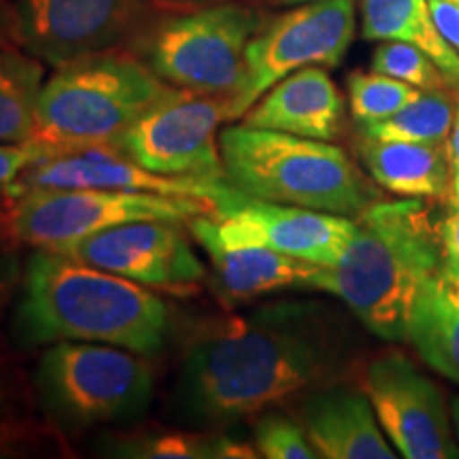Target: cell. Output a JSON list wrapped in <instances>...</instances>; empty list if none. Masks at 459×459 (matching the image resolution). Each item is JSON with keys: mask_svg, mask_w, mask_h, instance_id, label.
<instances>
[{"mask_svg": "<svg viewBox=\"0 0 459 459\" xmlns=\"http://www.w3.org/2000/svg\"><path fill=\"white\" fill-rule=\"evenodd\" d=\"M353 364L351 328L328 304H264L192 338L172 381V415L187 428L223 429L344 381Z\"/></svg>", "mask_w": 459, "mask_h": 459, "instance_id": "6da1fadb", "label": "cell"}, {"mask_svg": "<svg viewBox=\"0 0 459 459\" xmlns=\"http://www.w3.org/2000/svg\"><path fill=\"white\" fill-rule=\"evenodd\" d=\"M15 298L11 336L24 349L100 342L153 359L172 334L170 308L156 290L62 251L34 249Z\"/></svg>", "mask_w": 459, "mask_h": 459, "instance_id": "7a4b0ae2", "label": "cell"}, {"mask_svg": "<svg viewBox=\"0 0 459 459\" xmlns=\"http://www.w3.org/2000/svg\"><path fill=\"white\" fill-rule=\"evenodd\" d=\"M440 221L426 198L377 200L355 217L341 260L319 266L308 287L336 296L383 341H406L419 290L443 266Z\"/></svg>", "mask_w": 459, "mask_h": 459, "instance_id": "3957f363", "label": "cell"}, {"mask_svg": "<svg viewBox=\"0 0 459 459\" xmlns=\"http://www.w3.org/2000/svg\"><path fill=\"white\" fill-rule=\"evenodd\" d=\"M172 90L128 48L74 57L41 85L30 147L41 156L115 147Z\"/></svg>", "mask_w": 459, "mask_h": 459, "instance_id": "277c9868", "label": "cell"}, {"mask_svg": "<svg viewBox=\"0 0 459 459\" xmlns=\"http://www.w3.org/2000/svg\"><path fill=\"white\" fill-rule=\"evenodd\" d=\"M226 183L247 196L358 217L378 200L375 181L332 141L228 126L220 132Z\"/></svg>", "mask_w": 459, "mask_h": 459, "instance_id": "5b68a950", "label": "cell"}, {"mask_svg": "<svg viewBox=\"0 0 459 459\" xmlns=\"http://www.w3.org/2000/svg\"><path fill=\"white\" fill-rule=\"evenodd\" d=\"M41 417L57 432L79 434L141 419L156 395L152 358L100 342L45 347L32 375Z\"/></svg>", "mask_w": 459, "mask_h": 459, "instance_id": "8992f818", "label": "cell"}, {"mask_svg": "<svg viewBox=\"0 0 459 459\" xmlns=\"http://www.w3.org/2000/svg\"><path fill=\"white\" fill-rule=\"evenodd\" d=\"M264 15L240 3L166 11L128 45L177 90L228 96L243 77L245 51Z\"/></svg>", "mask_w": 459, "mask_h": 459, "instance_id": "52a82bcc", "label": "cell"}, {"mask_svg": "<svg viewBox=\"0 0 459 459\" xmlns=\"http://www.w3.org/2000/svg\"><path fill=\"white\" fill-rule=\"evenodd\" d=\"M7 200L0 230L17 245L49 251H65L90 234L130 221L213 215L204 200L113 189H28Z\"/></svg>", "mask_w": 459, "mask_h": 459, "instance_id": "ba28073f", "label": "cell"}, {"mask_svg": "<svg viewBox=\"0 0 459 459\" xmlns=\"http://www.w3.org/2000/svg\"><path fill=\"white\" fill-rule=\"evenodd\" d=\"M355 37V0H315L264 20L245 51L243 77L228 96V122L304 66L334 68Z\"/></svg>", "mask_w": 459, "mask_h": 459, "instance_id": "9c48e42d", "label": "cell"}, {"mask_svg": "<svg viewBox=\"0 0 459 459\" xmlns=\"http://www.w3.org/2000/svg\"><path fill=\"white\" fill-rule=\"evenodd\" d=\"M226 96L175 88L124 132L115 149L158 175L226 181L220 152Z\"/></svg>", "mask_w": 459, "mask_h": 459, "instance_id": "30bf717a", "label": "cell"}, {"mask_svg": "<svg viewBox=\"0 0 459 459\" xmlns=\"http://www.w3.org/2000/svg\"><path fill=\"white\" fill-rule=\"evenodd\" d=\"M22 49L48 66L128 48L166 11L164 0H13Z\"/></svg>", "mask_w": 459, "mask_h": 459, "instance_id": "8fae6325", "label": "cell"}, {"mask_svg": "<svg viewBox=\"0 0 459 459\" xmlns=\"http://www.w3.org/2000/svg\"><path fill=\"white\" fill-rule=\"evenodd\" d=\"M359 387L383 432L404 459H455L459 445L443 392L400 351L366 361Z\"/></svg>", "mask_w": 459, "mask_h": 459, "instance_id": "7c38bea8", "label": "cell"}, {"mask_svg": "<svg viewBox=\"0 0 459 459\" xmlns=\"http://www.w3.org/2000/svg\"><path fill=\"white\" fill-rule=\"evenodd\" d=\"M62 254L166 294L186 296L206 277L181 221H130L90 234Z\"/></svg>", "mask_w": 459, "mask_h": 459, "instance_id": "4fadbf2b", "label": "cell"}, {"mask_svg": "<svg viewBox=\"0 0 459 459\" xmlns=\"http://www.w3.org/2000/svg\"><path fill=\"white\" fill-rule=\"evenodd\" d=\"M213 215L279 254L317 266H334L355 230V217L247 196L228 183L215 194Z\"/></svg>", "mask_w": 459, "mask_h": 459, "instance_id": "5bb4252c", "label": "cell"}, {"mask_svg": "<svg viewBox=\"0 0 459 459\" xmlns=\"http://www.w3.org/2000/svg\"><path fill=\"white\" fill-rule=\"evenodd\" d=\"M223 183L226 181L213 183L164 177L132 162L115 147H91L37 158L0 196L13 198L28 189H113V192L196 198L213 206L215 194Z\"/></svg>", "mask_w": 459, "mask_h": 459, "instance_id": "9a60e30c", "label": "cell"}, {"mask_svg": "<svg viewBox=\"0 0 459 459\" xmlns=\"http://www.w3.org/2000/svg\"><path fill=\"white\" fill-rule=\"evenodd\" d=\"M189 232L209 257L217 296L228 307L291 287H308L319 268L279 254L215 215L189 220Z\"/></svg>", "mask_w": 459, "mask_h": 459, "instance_id": "2e32d148", "label": "cell"}, {"mask_svg": "<svg viewBox=\"0 0 459 459\" xmlns=\"http://www.w3.org/2000/svg\"><path fill=\"white\" fill-rule=\"evenodd\" d=\"M298 421L324 459H395L368 395L347 381L298 395Z\"/></svg>", "mask_w": 459, "mask_h": 459, "instance_id": "e0dca14e", "label": "cell"}, {"mask_svg": "<svg viewBox=\"0 0 459 459\" xmlns=\"http://www.w3.org/2000/svg\"><path fill=\"white\" fill-rule=\"evenodd\" d=\"M342 122L344 99L324 66H304L287 74L240 117L247 128L317 141H336Z\"/></svg>", "mask_w": 459, "mask_h": 459, "instance_id": "ac0fdd59", "label": "cell"}, {"mask_svg": "<svg viewBox=\"0 0 459 459\" xmlns=\"http://www.w3.org/2000/svg\"><path fill=\"white\" fill-rule=\"evenodd\" d=\"M358 156L372 181L394 196L440 200L449 194L446 143L383 141L359 134Z\"/></svg>", "mask_w": 459, "mask_h": 459, "instance_id": "d6986e66", "label": "cell"}, {"mask_svg": "<svg viewBox=\"0 0 459 459\" xmlns=\"http://www.w3.org/2000/svg\"><path fill=\"white\" fill-rule=\"evenodd\" d=\"M406 341L436 372L459 383V279L438 268L419 290Z\"/></svg>", "mask_w": 459, "mask_h": 459, "instance_id": "ffe728a7", "label": "cell"}, {"mask_svg": "<svg viewBox=\"0 0 459 459\" xmlns=\"http://www.w3.org/2000/svg\"><path fill=\"white\" fill-rule=\"evenodd\" d=\"M361 39L417 45L459 91V51L440 37L428 0H361Z\"/></svg>", "mask_w": 459, "mask_h": 459, "instance_id": "44dd1931", "label": "cell"}, {"mask_svg": "<svg viewBox=\"0 0 459 459\" xmlns=\"http://www.w3.org/2000/svg\"><path fill=\"white\" fill-rule=\"evenodd\" d=\"M105 455L126 459H257L254 443L223 429H141L115 436Z\"/></svg>", "mask_w": 459, "mask_h": 459, "instance_id": "7402d4cb", "label": "cell"}, {"mask_svg": "<svg viewBox=\"0 0 459 459\" xmlns=\"http://www.w3.org/2000/svg\"><path fill=\"white\" fill-rule=\"evenodd\" d=\"M45 66L24 49H0V143H32Z\"/></svg>", "mask_w": 459, "mask_h": 459, "instance_id": "603a6c76", "label": "cell"}, {"mask_svg": "<svg viewBox=\"0 0 459 459\" xmlns=\"http://www.w3.org/2000/svg\"><path fill=\"white\" fill-rule=\"evenodd\" d=\"M457 107L446 90L421 91L398 113L370 124H358L359 134L383 141L446 143L455 124Z\"/></svg>", "mask_w": 459, "mask_h": 459, "instance_id": "cb8c5ba5", "label": "cell"}, {"mask_svg": "<svg viewBox=\"0 0 459 459\" xmlns=\"http://www.w3.org/2000/svg\"><path fill=\"white\" fill-rule=\"evenodd\" d=\"M349 105L358 124H370L398 113L421 94V90L381 73L355 71L347 79Z\"/></svg>", "mask_w": 459, "mask_h": 459, "instance_id": "d4e9b609", "label": "cell"}, {"mask_svg": "<svg viewBox=\"0 0 459 459\" xmlns=\"http://www.w3.org/2000/svg\"><path fill=\"white\" fill-rule=\"evenodd\" d=\"M370 68L375 73L400 79L421 91L451 90L449 82L432 57L412 43L383 41L372 54Z\"/></svg>", "mask_w": 459, "mask_h": 459, "instance_id": "484cf974", "label": "cell"}, {"mask_svg": "<svg viewBox=\"0 0 459 459\" xmlns=\"http://www.w3.org/2000/svg\"><path fill=\"white\" fill-rule=\"evenodd\" d=\"M254 445L266 459H317L300 421L277 409L260 412L254 421Z\"/></svg>", "mask_w": 459, "mask_h": 459, "instance_id": "4316f807", "label": "cell"}, {"mask_svg": "<svg viewBox=\"0 0 459 459\" xmlns=\"http://www.w3.org/2000/svg\"><path fill=\"white\" fill-rule=\"evenodd\" d=\"M34 392L26 389L9 364L0 361V451H9L37 432L32 415Z\"/></svg>", "mask_w": 459, "mask_h": 459, "instance_id": "83f0119b", "label": "cell"}, {"mask_svg": "<svg viewBox=\"0 0 459 459\" xmlns=\"http://www.w3.org/2000/svg\"><path fill=\"white\" fill-rule=\"evenodd\" d=\"M41 153L30 145H11L0 143V194L13 186L20 175L37 160Z\"/></svg>", "mask_w": 459, "mask_h": 459, "instance_id": "f1b7e54d", "label": "cell"}, {"mask_svg": "<svg viewBox=\"0 0 459 459\" xmlns=\"http://www.w3.org/2000/svg\"><path fill=\"white\" fill-rule=\"evenodd\" d=\"M440 240H443V271L459 279V204L446 206L440 221Z\"/></svg>", "mask_w": 459, "mask_h": 459, "instance_id": "f546056e", "label": "cell"}, {"mask_svg": "<svg viewBox=\"0 0 459 459\" xmlns=\"http://www.w3.org/2000/svg\"><path fill=\"white\" fill-rule=\"evenodd\" d=\"M11 243H13V240L0 230V313H3L9 296L13 294L17 281H20V274H22Z\"/></svg>", "mask_w": 459, "mask_h": 459, "instance_id": "4dcf8cb0", "label": "cell"}, {"mask_svg": "<svg viewBox=\"0 0 459 459\" xmlns=\"http://www.w3.org/2000/svg\"><path fill=\"white\" fill-rule=\"evenodd\" d=\"M429 13L440 37L451 45L453 49L459 51V7L451 0H428Z\"/></svg>", "mask_w": 459, "mask_h": 459, "instance_id": "1f68e13d", "label": "cell"}, {"mask_svg": "<svg viewBox=\"0 0 459 459\" xmlns=\"http://www.w3.org/2000/svg\"><path fill=\"white\" fill-rule=\"evenodd\" d=\"M0 49H22L13 0H0Z\"/></svg>", "mask_w": 459, "mask_h": 459, "instance_id": "d6a6232c", "label": "cell"}, {"mask_svg": "<svg viewBox=\"0 0 459 459\" xmlns=\"http://www.w3.org/2000/svg\"><path fill=\"white\" fill-rule=\"evenodd\" d=\"M446 152H449V194H446V204H459V102L455 113V124H453L451 136L446 141Z\"/></svg>", "mask_w": 459, "mask_h": 459, "instance_id": "836d02e7", "label": "cell"}, {"mask_svg": "<svg viewBox=\"0 0 459 459\" xmlns=\"http://www.w3.org/2000/svg\"><path fill=\"white\" fill-rule=\"evenodd\" d=\"M166 7L177 11V9H194V7H204V4H215V3H228V0H164Z\"/></svg>", "mask_w": 459, "mask_h": 459, "instance_id": "e575fe53", "label": "cell"}, {"mask_svg": "<svg viewBox=\"0 0 459 459\" xmlns=\"http://www.w3.org/2000/svg\"><path fill=\"white\" fill-rule=\"evenodd\" d=\"M449 411H451V421H453V429H455L457 438H459V394L453 395L449 400Z\"/></svg>", "mask_w": 459, "mask_h": 459, "instance_id": "d590c367", "label": "cell"}, {"mask_svg": "<svg viewBox=\"0 0 459 459\" xmlns=\"http://www.w3.org/2000/svg\"><path fill=\"white\" fill-rule=\"evenodd\" d=\"M268 7H296V4L304 3H315V0H262Z\"/></svg>", "mask_w": 459, "mask_h": 459, "instance_id": "8d00e7d4", "label": "cell"}, {"mask_svg": "<svg viewBox=\"0 0 459 459\" xmlns=\"http://www.w3.org/2000/svg\"><path fill=\"white\" fill-rule=\"evenodd\" d=\"M3 211H4V203H0V215H3Z\"/></svg>", "mask_w": 459, "mask_h": 459, "instance_id": "74e56055", "label": "cell"}, {"mask_svg": "<svg viewBox=\"0 0 459 459\" xmlns=\"http://www.w3.org/2000/svg\"><path fill=\"white\" fill-rule=\"evenodd\" d=\"M451 3H455V4H457V7H459V0H451Z\"/></svg>", "mask_w": 459, "mask_h": 459, "instance_id": "f35d334b", "label": "cell"}]
</instances>
